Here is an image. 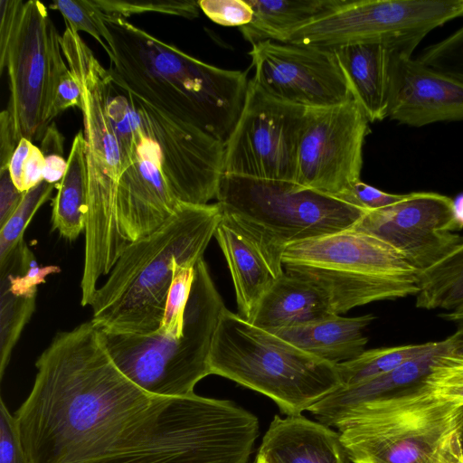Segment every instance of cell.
<instances>
[{
  "label": "cell",
  "instance_id": "cell-1",
  "mask_svg": "<svg viewBox=\"0 0 463 463\" xmlns=\"http://www.w3.org/2000/svg\"><path fill=\"white\" fill-rule=\"evenodd\" d=\"M35 367L14 414L30 463L108 459L134 447L169 399L130 381L90 320L56 334Z\"/></svg>",
  "mask_w": 463,
  "mask_h": 463
},
{
  "label": "cell",
  "instance_id": "cell-2",
  "mask_svg": "<svg viewBox=\"0 0 463 463\" xmlns=\"http://www.w3.org/2000/svg\"><path fill=\"white\" fill-rule=\"evenodd\" d=\"M100 13L112 82L225 143L244 106L247 72L205 63L126 18Z\"/></svg>",
  "mask_w": 463,
  "mask_h": 463
},
{
  "label": "cell",
  "instance_id": "cell-3",
  "mask_svg": "<svg viewBox=\"0 0 463 463\" xmlns=\"http://www.w3.org/2000/svg\"><path fill=\"white\" fill-rule=\"evenodd\" d=\"M218 203H182L150 235L124 249L94 294L92 324L109 334L148 335L163 320L175 260L195 266L222 220Z\"/></svg>",
  "mask_w": 463,
  "mask_h": 463
},
{
  "label": "cell",
  "instance_id": "cell-4",
  "mask_svg": "<svg viewBox=\"0 0 463 463\" xmlns=\"http://www.w3.org/2000/svg\"><path fill=\"white\" fill-rule=\"evenodd\" d=\"M61 46L82 97L88 202L80 303L85 307L90 306L99 278L109 274L128 244L118 219V184L126 164L107 107L112 82L109 70L68 24Z\"/></svg>",
  "mask_w": 463,
  "mask_h": 463
},
{
  "label": "cell",
  "instance_id": "cell-5",
  "mask_svg": "<svg viewBox=\"0 0 463 463\" xmlns=\"http://www.w3.org/2000/svg\"><path fill=\"white\" fill-rule=\"evenodd\" d=\"M211 374L271 399L286 415H300L342 386L335 364L313 356L225 308L214 333Z\"/></svg>",
  "mask_w": 463,
  "mask_h": 463
},
{
  "label": "cell",
  "instance_id": "cell-6",
  "mask_svg": "<svg viewBox=\"0 0 463 463\" xmlns=\"http://www.w3.org/2000/svg\"><path fill=\"white\" fill-rule=\"evenodd\" d=\"M225 308L202 259L194 266L181 335L158 331L148 335L101 333L114 363L136 385L157 397H185L194 394L197 383L211 374V347Z\"/></svg>",
  "mask_w": 463,
  "mask_h": 463
},
{
  "label": "cell",
  "instance_id": "cell-7",
  "mask_svg": "<svg viewBox=\"0 0 463 463\" xmlns=\"http://www.w3.org/2000/svg\"><path fill=\"white\" fill-rule=\"evenodd\" d=\"M282 265L323 288L336 315L419 291V270L384 241L352 228L287 246Z\"/></svg>",
  "mask_w": 463,
  "mask_h": 463
},
{
  "label": "cell",
  "instance_id": "cell-8",
  "mask_svg": "<svg viewBox=\"0 0 463 463\" xmlns=\"http://www.w3.org/2000/svg\"><path fill=\"white\" fill-rule=\"evenodd\" d=\"M216 199L281 273L287 246L352 228L368 212L294 181L229 174L222 175Z\"/></svg>",
  "mask_w": 463,
  "mask_h": 463
},
{
  "label": "cell",
  "instance_id": "cell-9",
  "mask_svg": "<svg viewBox=\"0 0 463 463\" xmlns=\"http://www.w3.org/2000/svg\"><path fill=\"white\" fill-rule=\"evenodd\" d=\"M259 420L233 402L169 398L140 442L98 463H247Z\"/></svg>",
  "mask_w": 463,
  "mask_h": 463
},
{
  "label": "cell",
  "instance_id": "cell-10",
  "mask_svg": "<svg viewBox=\"0 0 463 463\" xmlns=\"http://www.w3.org/2000/svg\"><path fill=\"white\" fill-rule=\"evenodd\" d=\"M462 16L463 0H340L293 30L283 43L332 49L365 42L421 41Z\"/></svg>",
  "mask_w": 463,
  "mask_h": 463
},
{
  "label": "cell",
  "instance_id": "cell-11",
  "mask_svg": "<svg viewBox=\"0 0 463 463\" xmlns=\"http://www.w3.org/2000/svg\"><path fill=\"white\" fill-rule=\"evenodd\" d=\"M62 54L61 35L45 5L37 0L24 2L0 58V73L6 69L9 79L6 109L18 140H40L50 125L48 115Z\"/></svg>",
  "mask_w": 463,
  "mask_h": 463
},
{
  "label": "cell",
  "instance_id": "cell-12",
  "mask_svg": "<svg viewBox=\"0 0 463 463\" xmlns=\"http://www.w3.org/2000/svg\"><path fill=\"white\" fill-rule=\"evenodd\" d=\"M307 112L250 80L242 111L224 143L223 174L295 181Z\"/></svg>",
  "mask_w": 463,
  "mask_h": 463
},
{
  "label": "cell",
  "instance_id": "cell-13",
  "mask_svg": "<svg viewBox=\"0 0 463 463\" xmlns=\"http://www.w3.org/2000/svg\"><path fill=\"white\" fill-rule=\"evenodd\" d=\"M368 123L355 99L307 109L294 182L335 197L346 192L360 180Z\"/></svg>",
  "mask_w": 463,
  "mask_h": 463
},
{
  "label": "cell",
  "instance_id": "cell-14",
  "mask_svg": "<svg viewBox=\"0 0 463 463\" xmlns=\"http://www.w3.org/2000/svg\"><path fill=\"white\" fill-rule=\"evenodd\" d=\"M121 90L156 145L163 175L175 197L191 204H208L216 198L223 175L224 143Z\"/></svg>",
  "mask_w": 463,
  "mask_h": 463
},
{
  "label": "cell",
  "instance_id": "cell-15",
  "mask_svg": "<svg viewBox=\"0 0 463 463\" xmlns=\"http://www.w3.org/2000/svg\"><path fill=\"white\" fill-rule=\"evenodd\" d=\"M249 54L251 80L279 100L317 109L354 99L333 49L263 41Z\"/></svg>",
  "mask_w": 463,
  "mask_h": 463
},
{
  "label": "cell",
  "instance_id": "cell-16",
  "mask_svg": "<svg viewBox=\"0 0 463 463\" xmlns=\"http://www.w3.org/2000/svg\"><path fill=\"white\" fill-rule=\"evenodd\" d=\"M352 229L384 241L420 272L463 243L452 199L434 192L405 194L392 205L366 212Z\"/></svg>",
  "mask_w": 463,
  "mask_h": 463
},
{
  "label": "cell",
  "instance_id": "cell-17",
  "mask_svg": "<svg viewBox=\"0 0 463 463\" xmlns=\"http://www.w3.org/2000/svg\"><path fill=\"white\" fill-rule=\"evenodd\" d=\"M116 135L126 164L118 184V219L123 237L130 243L160 228L183 202L167 184L158 148L141 120Z\"/></svg>",
  "mask_w": 463,
  "mask_h": 463
},
{
  "label": "cell",
  "instance_id": "cell-18",
  "mask_svg": "<svg viewBox=\"0 0 463 463\" xmlns=\"http://www.w3.org/2000/svg\"><path fill=\"white\" fill-rule=\"evenodd\" d=\"M463 426V406L441 418L402 428L369 431L339 429L351 463H451Z\"/></svg>",
  "mask_w": 463,
  "mask_h": 463
},
{
  "label": "cell",
  "instance_id": "cell-19",
  "mask_svg": "<svg viewBox=\"0 0 463 463\" xmlns=\"http://www.w3.org/2000/svg\"><path fill=\"white\" fill-rule=\"evenodd\" d=\"M420 43L394 49L388 118L411 127L463 120V83L412 59Z\"/></svg>",
  "mask_w": 463,
  "mask_h": 463
},
{
  "label": "cell",
  "instance_id": "cell-20",
  "mask_svg": "<svg viewBox=\"0 0 463 463\" xmlns=\"http://www.w3.org/2000/svg\"><path fill=\"white\" fill-rule=\"evenodd\" d=\"M214 236L230 269L238 315L250 321L264 294L285 272L272 266L257 238L223 212Z\"/></svg>",
  "mask_w": 463,
  "mask_h": 463
},
{
  "label": "cell",
  "instance_id": "cell-21",
  "mask_svg": "<svg viewBox=\"0 0 463 463\" xmlns=\"http://www.w3.org/2000/svg\"><path fill=\"white\" fill-rule=\"evenodd\" d=\"M268 463H347L339 432L302 414L275 415L258 455Z\"/></svg>",
  "mask_w": 463,
  "mask_h": 463
},
{
  "label": "cell",
  "instance_id": "cell-22",
  "mask_svg": "<svg viewBox=\"0 0 463 463\" xmlns=\"http://www.w3.org/2000/svg\"><path fill=\"white\" fill-rule=\"evenodd\" d=\"M413 41L365 42L332 48L348 80L354 99L369 122L388 117L393 52L398 45Z\"/></svg>",
  "mask_w": 463,
  "mask_h": 463
},
{
  "label": "cell",
  "instance_id": "cell-23",
  "mask_svg": "<svg viewBox=\"0 0 463 463\" xmlns=\"http://www.w3.org/2000/svg\"><path fill=\"white\" fill-rule=\"evenodd\" d=\"M449 335L438 341L430 351L411 359L394 370L352 386H341L313 405L308 411L321 423L331 427L333 420L354 406L384 400L398 391L425 378L443 354H454Z\"/></svg>",
  "mask_w": 463,
  "mask_h": 463
},
{
  "label": "cell",
  "instance_id": "cell-24",
  "mask_svg": "<svg viewBox=\"0 0 463 463\" xmlns=\"http://www.w3.org/2000/svg\"><path fill=\"white\" fill-rule=\"evenodd\" d=\"M334 314L329 296L323 288L285 272L264 294L249 322L275 332Z\"/></svg>",
  "mask_w": 463,
  "mask_h": 463
},
{
  "label": "cell",
  "instance_id": "cell-25",
  "mask_svg": "<svg viewBox=\"0 0 463 463\" xmlns=\"http://www.w3.org/2000/svg\"><path fill=\"white\" fill-rule=\"evenodd\" d=\"M374 318L372 314L354 317L334 314L271 333L313 356L336 364L364 351L368 338L364 330Z\"/></svg>",
  "mask_w": 463,
  "mask_h": 463
},
{
  "label": "cell",
  "instance_id": "cell-26",
  "mask_svg": "<svg viewBox=\"0 0 463 463\" xmlns=\"http://www.w3.org/2000/svg\"><path fill=\"white\" fill-rule=\"evenodd\" d=\"M62 179L52 201V227L68 240L85 232L88 202L86 143L82 130L74 137Z\"/></svg>",
  "mask_w": 463,
  "mask_h": 463
},
{
  "label": "cell",
  "instance_id": "cell-27",
  "mask_svg": "<svg viewBox=\"0 0 463 463\" xmlns=\"http://www.w3.org/2000/svg\"><path fill=\"white\" fill-rule=\"evenodd\" d=\"M253 11L250 23L239 27L252 44L263 41L285 43L288 33L311 21L340 0H247Z\"/></svg>",
  "mask_w": 463,
  "mask_h": 463
},
{
  "label": "cell",
  "instance_id": "cell-28",
  "mask_svg": "<svg viewBox=\"0 0 463 463\" xmlns=\"http://www.w3.org/2000/svg\"><path fill=\"white\" fill-rule=\"evenodd\" d=\"M416 307L463 313V243L427 269L419 272Z\"/></svg>",
  "mask_w": 463,
  "mask_h": 463
},
{
  "label": "cell",
  "instance_id": "cell-29",
  "mask_svg": "<svg viewBox=\"0 0 463 463\" xmlns=\"http://www.w3.org/2000/svg\"><path fill=\"white\" fill-rule=\"evenodd\" d=\"M437 342L364 350L357 357L335 364L342 386L355 385L387 373L430 351Z\"/></svg>",
  "mask_w": 463,
  "mask_h": 463
},
{
  "label": "cell",
  "instance_id": "cell-30",
  "mask_svg": "<svg viewBox=\"0 0 463 463\" xmlns=\"http://www.w3.org/2000/svg\"><path fill=\"white\" fill-rule=\"evenodd\" d=\"M36 295H21L0 286V378L12 351L35 310Z\"/></svg>",
  "mask_w": 463,
  "mask_h": 463
},
{
  "label": "cell",
  "instance_id": "cell-31",
  "mask_svg": "<svg viewBox=\"0 0 463 463\" xmlns=\"http://www.w3.org/2000/svg\"><path fill=\"white\" fill-rule=\"evenodd\" d=\"M56 184L42 181L26 191L20 204L0 228V261L4 260L24 241V233L38 209L45 203Z\"/></svg>",
  "mask_w": 463,
  "mask_h": 463
},
{
  "label": "cell",
  "instance_id": "cell-32",
  "mask_svg": "<svg viewBox=\"0 0 463 463\" xmlns=\"http://www.w3.org/2000/svg\"><path fill=\"white\" fill-rule=\"evenodd\" d=\"M194 279V266L175 260L163 320L156 331L169 336L183 334L184 312Z\"/></svg>",
  "mask_w": 463,
  "mask_h": 463
},
{
  "label": "cell",
  "instance_id": "cell-33",
  "mask_svg": "<svg viewBox=\"0 0 463 463\" xmlns=\"http://www.w3.org/2000/svg\"><path fill=\"white\" fill-rule=\"evenodd\" d=\"M105 14L126 18L144 13H158L186 19L199 16V5L193 0H92Z\"/></svg>",
  "mask_w": 463,
  "mask_h": 463
},
{
  "label": "cell",
  "instance_id": "cell-34",
  "mask_svg": "<svg viewBox=\"0 0 463 463\" xmlns=\"http://www.w3.org/2000/svg\"><path fill=\"white\" fill-rule=\"evenodd\" d=\"M417 60L463 83V25L445 39L423 49Z\"/></svg>",
  "mask_w": 463,
  "mask_h": 463
},
{
  "label": "cell",
  "instance_id": "cell-35",
  "mask_svg": "<svg viewBox=\"0 0 463 463\" xmlns=\"http://www.w3.org/2000/svg\"><path fill=\"white\" fill-rule=\"evenodd\" d=\"M8 168L15 186L25 193L43 181L44 156L31 140L22 137Z\"/></svg>",
  "mask_w": 463,
  "mask_h": 463
},
{
  "label": "cell",
  "instance_id": "cell-36",
  "mask_svg": "<svg viewBox=\"0 0 463 463\" xmlns=\"http://www.w3.org/2000/svg\"><path fill=\"white\" fill-rule=\"evenodd\" d=\"M50 8L60 11L66 24L78 33L82 31L91 35L102 46L108 56L111 55L109 48L101 37V13L92 0H55Z\"/></svg>",
  "mask_w": 463,
  "mask_h": 463
},
{
  "label": "cell",
  "instance_id": "cell-37",
  "mask_svg": "<svg viewBox=\"0 0 463 463\" xmlns=\"http://www.w3.org/2000/svg\"><path fill=\"white\" fill-rule=\"evenodd\" d=\"M199 8L213 23L238 28L250 23L253 11L247 0H200Z\"/></svg>",
  "mask_w": 463,
  "mask_h": 463
},
{
  "label": "cell",
  "instance_id": "cell-38",
  "mask_svg": "<svg viewBox=\"0 0 463 463\" xmlns=\"http://www.w3.org/2000/svg\"><path fill=\"white\" fill-rule=\"evenodd\" d=\"M82 106L80 87L70 70L62 61L57 68L52 100L49 110L48 120H52L64 110Z\"/></svg>",
  "mask_w": 463,
  "mask_h": 463
},
{
  "label": "cell",
  "instance_id": "cell-39",
  "mask_svg": "<svg viewBox=\"0 0 463 463\" xmlns=\"http://www.w3.org/2000/svg\"><path fill=\"white\" fill-rule=\"evenodd\" d=\"M0 463H30L15 416L0 402Z\"/></svg>",
  "mask_w": 463,
  "mask_h": 463
},
{
  "label": "cell",
  "instance_id": "cell-40",
  "mask_svg": "<svg viewBox=\"0 0 463 463\" xmlns=\"http://www.w3.org/2000/svg\"><path fill=\"white\" fill-rule=\"evenodd\" d=\"M404 196L405 194L385 193L359 180L337 198L358 208L374 211L392 205Z\"/></svg>",
  "mask_w": 463,
  "mask_h": 463
},
{
  "label": "cell",
  "instance_id": "cell-41",
  "mask_svg": "<svg viewBox=\"0 0 463 463\" xmlns=\"http://www.w3.org/2000/svg\"><path fill=\"white\" fill-rule=\"evenodd\" d=\"M24 194L13 182L9 168L0 169V228L14 213Z\"/></svg>",
  "mask_w": 463,
  "mask_h": 463
},
{
  "label": "cell",
  "instance_id": "cell-42",
  "mask_svg": "<svg viewBox=\"0 0 463 463\" xmlns=\"http://www.w3.org/2000/svg\"><path fill=\"white\" fill-rule=\"evenodd\" d=\"M7 109L0 114V169L9 167L12 156L19 144Z\"/></svg>",
  "mask_w": 463,
  "mask_h": 463
},
{
  "label": "cell",
  "instance_id": "cell-43",
  "mask_svg": "<svg viewBox=\"0 0 463 463\" xmlns=\"http://www.w3.org/2000/svg\"><path fill=\"white\" fill-rule=\"evenodd\" d=\"M68 162L62 155L44 156L43 180L50 184H58L63 177Z\"/></svg>",
  "mask_w": 463,
  "mask_h": 463
},
{
  "label": "cell",
  "instance_id": "cell-44",
  "mask_svg": "<svg viewBox=\"0 0 463 463\" xmlns=\"http://www.w3.org/2000/svg\"><path fill=\"white\" fill-rule=\"evenodd\" d=\"M63 137L55 124H50L42 138L41 150L43 156L63 153Z\"/></svg>",
  "mask_w": 463,
  "mask_h": 463
},
{
  "label": "cell",
  "instance_id": "cell-45",
  "mask_svg": "<svg viewBox=\"0 0 463 463\" xmlns=\"http://www.w3.org/2000/svg\"><path fill=\"white\" fill-rule=\"evenodd\" d=\"M452 211L458 229H463V193L452 199Z\"/></svg>",
  "mask_w": 463,
  "mask_h": 463
},
{
  "label": "cell",
  "instance_id": "cell-46",
  "mask_svg": "<svg viewBox=\"0 0 463 463\" xmlns=\"http://www.w3.org/2000/svg\"><path fill=\"white\" fill-rule=\"evenodd\" d=\"M451 463H463V450L460 437L456 444Z\"/></svg>",
  "mask_w": 463,
  "mask_h": 463
},
{
  "label": "cell",
  "instance_id": "cell-47",
  "mask_svg": "<svg viewBox=\"0 0 463 463\" xmlns=\"http://www.w3.org/2000/svg\"><path fill=\"white\" fill-rule=\"evenodd\" d=\"M255 463H268L263 458L257 456L255 458Z\"/></svg>",
  "mask_w": 463,
  "mask_h": 463
},
{
  "label": "cell",
  "instance_id": "cell-48",
  "mask_svg": "<svg viewBox=\"0 0 463 463\" xmlns=\"http://www.w3.org/2000/svg\"><path fill=\"white\" fill-rule=\"evenodd\" d=\"M460 440H461V446H462V450H463V426L460 430Z\"/></svg>",
  "mask_w": 463,
  "mask_h": 463
},
{
  "label": "cell",
  "instance_id": "cell-49",
  "mask_svg": "<svg viewBox=\"0 0 463 463\" xmlns=\"http://www.w3.org/2000/svg\"><path fill=\"white\" fill-rule=\"evenodd\" d=\"M253 463H255V462H253Z\"/></svg>",
  "mask_w": 463,
  "mask_h": 463
}]
</instances>
